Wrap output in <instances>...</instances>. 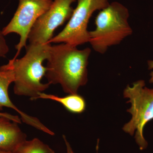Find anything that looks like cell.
I'll return each instance as SVG.
<instances>
[{"label":"cell","mask_w":153,"mask_h":153,"mask_svg":"<svg viewBox=\"0 0 153 153\" xmlns=\"http://www.w3.org/2000/svg\"><path fill=\"white\" fill-rule=\"evenodd\" d=\"M91 49H77L66 43L51 45L45 76L51 84H60L64 92L77 94L88 82V58Z\"/></svg>","instance_id":"obj_1"},{"label":"cell","mask_w":153,"mask_h":153,"mask_svg":"<svg viewBox=\"0 0 153 153\" xmlns=\"http://www.w3.org/2000/svg\"><path fill=\"white\" fill-rule=\"evenodd\" d=\"M51 46V44H29L24 57L9 60L8 64L13 71L15 76V94L28 97L35 100L38 93L49 87L50 84L42 83L41 79L47 71L43 63L48 58Z\"/></svg>","instance_id":"obj_2"},{"label":"cell","mask_w":153,"mask_h":153,"mask_svg":"<svg viewBox=\"0 0 153 153\" xmlns=\"http://www.w3.org/2000/svg\"><path fill=\"white\" fill-rule=\"evenodd\" d=\"M128 9L117 1L109 3L95 19V28L89 31V43L95 52L104 54L109 47L120 44L131 36Z\"/></svg>","instance_id":"obj_3"},{"label":"cell","mask_w":153,"mask_h":153,"mask_svg":"<svg viewBox=\"0 0 153 153\" xmlns=\"http://www.w3.org/2000/svg\"><path fill=\"white\" fill-rule=\"evenodd\" d=\"M145 85L144 80H138L131 86L127 85L123 92L124 97L129 99L127 102L131 104V107L127 111L131 114L132 117L123 129L131 136L135 132V139L141 150L148 147L143 135L145 126L153 120V88Z\"/></svg>","instance_id":"obj_4"},{"label":"cell","mask_w":153,"mask_h":153,"mask_svg":"<svg viewBox=\"0 0 153 153\" xmlns=\"http://www.w3.org/2000/svg\"><path fill=\"white\" fill-rule=\"evenodd\" d=\"M74 9L68 23L61 32L53 37L49 44L66 43L77 47L89 40L88 25L92 14L108 5V0H76Z\"/></svg>","instance_id":"obj_5"},{"label":"cell","mask_w":153,"mask_h":153,"mask_svg":"<svg viewBox=\"0 0 153 153\" xmlns=\"http://www.w3.org/2000/svg\"><path fill=\"white\" fill-rule=\"evenodd\" d=\"M19 6L8 24L2 30L7 36L16 33L20 36L16 46L17 53L13 57L17 58L22 48L27 47L29 33L38 18L50 8L53 0H18Z\"/></svg>","instance_id":"obj_6"},{"label":"cell","mask_w":153,"mask_h":153,"mask_svg":"<svg viewBox=\"0 0 153 153\" xmlns=\"http://www.w3.org/2000/svg\"><path fill=\"white\" fill-rule=\"evenodd\" d=\"M76 0H53L50 8L33 25L28 36L30 44H45L53 38L55 30L71 18Z\"/></svg>","instance_id":"obj_7"},{"label":"cell","mask_w":153,"mask_h":153,"mask_svg":"<svg viewBox=\"0 0 153 153\" xmlns=\"http://www.w3.org/2000/svg\"><path fill=\"white\" fill-rule=\"evenodd\" d=\"M15 81L13 71L8 63L0 67V111L4 107L8 108L17 111L23 122L37 129L52 135L53 132L44 126L38 119L29 115L20 110L13 104L9 97L8 89Z\"/></svg>","instance_id":"obj_8"},{"label":"cell","mask_w":153,"mask_h":153,"mask_svg":"<svg viewBox=\"0 0 153 153\" xmlns=\"http://www.w3.org/2000/svg\"><path fill=\"white\" fill-rule=\"evenodd\" d=\"M18 124L7 118L0 117V149L14 152L27 140V135Z\"/></svg>","instance_id":"obj_9"},{"label":"cell","mask_w":153,"mask_h":153,"mask_svg":"<svg viewBox=\"0 0 153 153\" xmlns=\"http://www.w3.org/2000/svg\"><path fill=\"white\" fill-rule=\"evenodd\" d=\"M38 99L50 100L59 102L69 112L74 114L82 113L85 110L86 103L84 98L77 94L59 97L52 94L40 92L36 100Z\"/></svg>","instance_id":"obj_10"},{"label":"cell","mask_w":153,"mask_h":153,"mask_svg":"<svg viewBox=\"0 0 153 153\" xmlns=\"http://www.w3.org/2000/svg\"><path fill=\"white\" fill-rule=\"evenodd\" d=\"M15 153H55L48 145L39 139L25 140L17 148Z\"/></svg>","instance_id":"obj_11"},{"label":"cell","mask_w":153,"mask_h":153,"mask_svg":"<svg viewBox=\"0 0 153 153\" xmlns=\"http://www.w3.org/2000/svg\"><path fill=\"white\" fill-rule=\"evenodd\" d=\"M2 31L0 30V59L5 57L9 52V48Z\"/></svg>","instance_id":"obj_12"},{"label":"cell","mask_w":153,"mask_h":153,"mask_svg":"<svg viewBox=\"0 0 153 153\" xmlns=\"http://www.w3.org/2000/svg\"><path fill=\"white\" fill-rule=\"evenodd\" d=\"M0 117L7 118L19 124L22 123V120L18 116L14 115L7 113L0 112Z\"/></svg>","instance_id":"obj_13"},{"label":"cell","mask_w":153,"mask_h":153,"mask_svg":"<svg viewBox=\"0 0 153 153\" xmlns=\"http://www.w3.org/2000/svg\"><path fill=\"white\" fill-rule=\"evenodd\" d=\"M63 139L64 140V142H65V144H66V153H75L74 152V151L72 150V148L71 146V145H70L69 143H68V140L66 139L65 136L63 135ZM99 140L97 142V145L96 150L97 153H98V151L99 149Z\"/></svg>","instance_id":"obj_14"},{"label":"cell","mask_w":153,"mask_h":153,"mask_svg":"<svg viewBox=\"0 0 153 153\" xmlns=\"http://www.w3.org/2000/svg\"><path fill=\"white\" fill-rule=\"evenodd\" d=\"M148 66L149 69H153V60H149L148 62ZM150 83L153 85V71L150 73V78L149 79Z\"/></svg>","instance_id":"obj_15"},{"label":"cell","mask_w":153,"mask_h":153,"mask_svg":"<svg viewBox=\"0 0 153 153\" xmlns=\"http://www.w3.org/2000/svg\"><path fill=\"white\" fill-rule=\"evenodd\" d=\"M0 153H15L13 152L12 151L6 150L3 149H0Z\"/></svg>","instance_id":"obj_16"}]
</instances>
